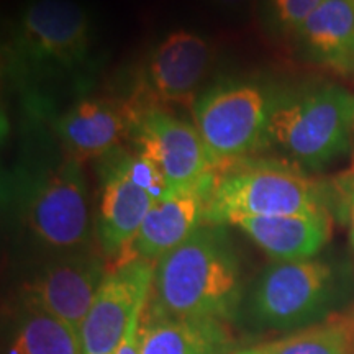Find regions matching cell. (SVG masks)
<instances>
[{"mask_svg":"<svg viewBox=\"0 0 354 354\" xmlns=\"http://www.w3.org/2000/svg\"><path fill=\"white\" fill-rule=\"evenodd\" d=\"M17 43L30 64L74 71L92 50V20L76 0H30L19 19Z\"/></svg>","mask_w":354,"mask_h":354,"instance_id":"obj_8","label":"cell"},{"mask_svg":"<svg viewBox=\"0 0 354 354\" xmlns=\"http://www.w3.org/2000/svg\"><path fill=\"white\" fill-rule=\"evenodd\" d=\"M354 131V94L338 86L274 102L269 143L300 169H323L343 156Z\"/></svg>","mask_w":354,"mask_h":354,"instance_id":"obj_3","label":"cell"},{"mask_svg":"<svg viewBox=\"0 0 354 354\" xmlns=\"http://www.w3.org/2000/svg\"><path fill=\"white\" fill-rule=\"evenodd\" d=\"M154 203L153 197L118 169L112 159H100L95 236L105 259L113 264L125 253Z\"/></svg>","mask_w":354,"mask_h":354,"instance_id":"obj_13","label":"cell"},{"mask_svg":"<svg viewBox=\"0 0 354 354\" xmlns=\"http://www.w3.org/2000/svg\"><path fill=\"white\" fill-rule=\"evenodd\" d=\"M234 227L274 261L312 259L331 238V218L326 210L246 218Z\"/></svg>","mask_w":354,"mask_h":354,"instance_id":"obj_15","label":"cell"},{"mask_svg":"<svg viewBox=\"0 0 354 354\" xmlns=\"http://www.w3.org/2000/svg\"><path fill=\"white\" fill-rule=\"evenodd\" d=\"M241 295V263L227 227L205 223L154 263L145 312L230 323L238 315Z\"/></svg>","mask_w":354,"mask_h":354,"instance_id":"obj_1","label":"cell"},{"mask_svg":"<svg viewBox=\"0 0 354 354\" xmlns=\"http://www.w3.org/2000/svg\"><path fill=\"white\" fill-rule=\"evenodd\" d=\"M274 102L250 81H225L198 94L190 105L192 125L207 146L216 172L254 158L269 145Z\"/></svg>","mask_w":354,"mask_h":354,"instance_id":"obj_6","label":"cell"},{"mask_svg":"<svg viewBox=\"0 0 354 354\" xmlns=\"http://www.w3.org/2000/svg\"><path fill=\"white\" fill-rule=\"evenodd\" d=\"M349 238H351V245L354 250V180L351 187V201H349Z\"/></svg>","mask_w":354,"mask_h":354,"instance_id":"obj_21","label":"cell"},{"mask_svg":"<svg viewBox=\"0 0 354 354\" xmlns=\"http://www.w3.org/2000/svg\"><path fill=\"white\" fill-rule=\"evenodd\" d=\"M214 63L205 38L190 30H176L149 53L145 66V87L153 104H194Z\"/></svg>","mask_w":354,"mask_h":354,"instance_id":"obj_11","label":"cell"},{"mask_svg":"<svg viewBox=\"0 0 354 354\" xmlns=\"http://www.w3.org/2000/svg\"><path fill=\"white\" fill-rule=\"evenodd\" d=\"M26 236L48 256L92 248V220L82 162L64 156L26 184L19 202Z\"/></svg>","mask_w":354,"mask_h":354,"instance_id":"obj_4","label":"cell"},{"mask_svg":"<svg viewBox=\"0 0 354 354\" xmlns=\"http://www.w3.org/2000/svg\"><path fill=\"white\" fill-rule=\"evenodd\" d=\"M326 210L322 190L299 166L248 158L216 172L205 205L207 225Z\"/></svg>","mask_w":354,"mask_h":354,"instance_id":"obj_2","label":"cell"},{"mask_svg":"<svg viewBox=\"0 0 354 354\" xmlns=\"http://www.w3.org/2000/svg\"><path fill=\"white\" fill-rule=\"evenodd\" d=\"M210 190H185L154 203L135 240L120 259H145L156 263L205 225V205Z\"/></svg>","mask_w":354,"mask_h":354,"instance_id":"obj_14","label":"cell"},{"mask_svg":"<svg viewBox=\"0 0 354 354\" xmlns=\"http://www.w3.org/2000/svg\"><path fill=\"white\" fill-rule=\"evenodd\" d=\"M128 140L131 148L158 165L169 184V196L185 190H210L216 167L197 128L156 104H135Z\"/></svg>","mask_w":354,"mask_h":354,"instance_id":"obj_7","label":"cell"},{"mask_svg":"<svg viewBox=\"0 0 354 354\" xmlns=\"http://www.w3.org/2000/svg\"><path fill=\"white\" fill-rule=\"evenodd\" d=\"M268 354H354V315L330 317L271 342Z\"/></svg>","mask_w":354,"mask_h":354,"instance_id":"obj_19","label":"cell"},{"mask_svg":"<svg viewBox=\"0 0 354 354\" xmlns=\"http://www.w3.org/2000/svg\"><path fill=\"white\" fill-rule=\"evenodd\" d=\"M214 2L215 6L218 7H225V8H238L241 6H245L248 0H210Z\"/></svg>","mask_w":354,"mask_h":354,"instance_id":"obj_23","label":"cell"},{"mask_svg":"<svg viewBox=\"0 0 354 354\" xmlns=\"http://www.w3.org/2000/svg\"><path fill=\"white\" fill-rule=\"evenodd\" d=\"M154 263L120 259L109 268L81 330L82 354H117L133 318L143 312Z\"/></svg>","mask_w":354,"mask_h":354,"instance_id":"obj_10","label":"cell"},{"mask_svg":"<svg viewBox=\"0 0 354 354\" xmlns=\"http://www.w3.org/2000/svg\"><path fill=\"white\" fill-rule=\"evenodd\" d=\"M336 297L331 264L317 258L274 261L254 282L248 313L256 330L295 333L330 318Z\"/></svg>","mask_w":354,"mask_h":354,"instance_id":"obj_5","label":"cell"},{"mask_svg":"<svg viewBox=\"0 0 354 354\" xmlns=\"http://www.w3.org/2000/svg\"><path fill=\"white\" fill-rule=\"evenodd\" d=\"M7 354H82L81 338L48 312L21 302L8 335Z\"/></svg>","mask_w":354,"mask_h":354,"instance_id":"obj_18","label":"cell"},{"mask_svg":"<svg viewBox=\"0 0 354 354\" xmlns=\"http://www.w3.org/2000/svg\"><path fill=\"white\" fill-rule=\"evenodd\" d=\"M268 353H269V343H263V344H258V346L240 349V351H234L232 354H268Z\"/></svg>","mask_w":354,"mask_h":354,"instance_id":"obj_22","label":"cell"},{"mask_svg":"<svg viewBox=\"0 0 354 354\" xmlns=\"http://www.w3.org/2000/svg\"><path fill=\"white\" fill-rule=\"evenodd\" d=\"M297 38L312 61L336 73H354V0H325Z\"/></svg>","mask_w":354,"mask_h":354,"instance_id":"obj_17","label":"cell"},{"mask_svg":"<svg viewBox=\"0 0 354 354\" xmlns=\"http://www.w3.org/2000/svg\"><path fill=\"white\" fill-rule=\"evenodd\" d=\"M135 115L133 102L92 97L71 105L57 117L55 130L66 156L79 162L102 159L128 138Z\"/></svg>","mask_w":354,"mask_h":354,"instance_id":"obj_12","label":"cell"},{"mask_svg":"<svg viewBox=\"0 0 354 354\" xmlns=\"http://www.w3.org/2000/svg\"><path fill=\"white\" fill-rule=\"evenodd\" d=\"M107 272V259L94 248L50 256L25 282L21 302L48 312L81 338L82 323Z\"/></svg>","mask_w":354,"mask_h":354,"instance_id":"obj_9","label":"cell"},{"mask_svg":"<svg viewBox=\"0 0 354 354\" xmlns=\"http://www.w3.org/2000/svg\"><path fill=\"white\" fill-rule=\"evenodd\" d=\"M325 0H268L269 15L282 32L297 35L307 19Z\"/></svg>","mask_w":354,"mask_h":354,"instance_id":"obj_20","label":"cell"},{"mask_svg":"<svg viewBox=\"0 0 354 354\" xmlns=\"http://www.w3.org/2000/svg\"><path fill=\"white\" fill-rule=\"evenodd\" d=\"M141 354H232L236 339L216 318L158 317L145 312L140 325Z\"/></svg>","mask_w":354,"mask_h":354,"instance_id":"obj_16","label":"cell"}]
</instances>
